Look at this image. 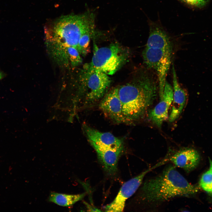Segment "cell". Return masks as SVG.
<instances>
[{
    "label": "cell",
    "instance_id": "cell-12",
    "mask_svg": "<svg viewBox=\"0 0 212 212\" xmlns=\"http://www.w3.org/2000/svg\"><path fill=\"white\" fill-rule=\"evenodd\" d=\"M90 143L96 151L105 171L110 175L115 174L117 171L118 161L123 151L103 147L93 143Z\"/></svg>",
    "mask_w": 212,
    "mask_h": 212
},
{
    "label": "cell",
    "instance_id": "cell-7",
    "mask_svg": "<svg viewBox=\"0 0 212 212\" xmlns=\"http://www.w3.org/2000/svg\"><path fill=\"white\" fill-rule=\"evenodd\" d=\"M158 167L157 163L124 183L114 200L105 207V211H122L126 200L131 196L140 186L145 176L149 172Z\"/></svg>",
    "mask_w": 212,
    "mask_h": 212
},
{
    "label": "cell",
    "instance_id": "cell-8",
    "mask_svg": "<svg viewBox=\"0 0 212 212\" xmlns=\"http://www.w3.org/2000/svg\"><path fill=\"white\" fill-rule=\"evenodd\" d=\"M173 96V88L166 81L160 101L150 111L148 115L149 119L159 127L168 118V111L172 104Z\"/></svg>",
    "mask_w": 212,
    "mask_h": 212
},
{
    "label": "cell",
    "instance_id": "cell-1",
    "mask_svg": "<svg viewBox=\"0 0 212 212\" xmlns=\"http://www.w3.org/2000/svg\"><path fill=\"white\" fill-rule=\"evenodd\" d=\"M170 165L160 174L143 182L134 198L136 209L154 211L175 198L193 196L199 190Z\"/></svg>",
    "mask_w": 212,
    "mask_h": 212
},
{
    "label": "cell",
    "instance_id": "cell-16",
    "mask_svg": "<svg viewBox=\"0 0 212 212\" xmlns=\"http://www.w3.org/2000/svg\"><path fill=\"white\" fill-rule=\"evenodd\" d=\"M199 185L205 191L210 193L212 191V173L209 170L202 175Z\"/></svg>",
    "mask_w": 212,
    "mask_h": 212
},
{
    "label": "cell",
    "instance_id": "cell-11",
    "mask_svg": "<svg viewBox=\"0 0 212 212\" xmlns=\"http://www.w3.org/2000/svg\"><path fill=\"white\" fill-rule=\"evenodd\" d=\"M166 158L167 162L171 163L175 167L181 168L187 173L196 168L200 159L198 152L191 148L180 149Z\"/></svg>",
    "mask_w": 212,
    "mask_h": 212
},
{
    "label": "cell",
    "instance_id": "cell-13",
    "mask_svg": "<svg viewBox=\"0 0 212 212\" xmlns=\"http://www.w3.org/2000/svg\"><path fill=\"white\" fill-rule=\"evenodd\" d=\"M173 96L172 108L169 120L173 122L177 119L181 114L188 97L186 90L178 82L174 65H173Z\"/></svg>",
    "mask_w": 212,
    "mask_h": 212
},
{
    "label": "cell",
    "instance_id": "cell-19",
    "mask_svg": "<svg viewBox=\"0 0 212 212\" xmlns=\"http://www.w3.org/2000/svg\"><path fill=\"white\" fill-rule=\"evenodd\" d=\"M5 74L0 69V80L4 77Z\"/></svg>",
    "mask_w": 212,
    "mask_h": 212
},
{
    "label": "cell",
    "instance_id": "cell-18",
    "mask_svg": "<svg viewBox=\"0 0 212 212\" xmlns=\"http://www.w3.org/2000/svg\"><path fill=\"white\" fill-rule=\"evenodd\" d=\"M187 4L198 7L204 6L206 4L207 0H179Z\"/></svg>",
    "mask_w": 212,
    "mask_h": 212
},
{
    "label": "cell",
    "instance_id": "cell-21",
    "mask_svg": "<svg viewBox=\"0 0 212 212\" xmlns=\"http://www.w3.org/2000/svg\"><path fill=\"white\" fill-rule=\"evenodd\" d=\"M210 193L212 195V191Z\"/></svg>",
    "mask_w": 212,
    "mask_h": 212
},
{
    "label": "cell",
    "instance_id": "cell-10",
    "mask_svg": "<svg viewBox=\"0 0 212 212\" xmlns=\"http://www.w3.org/2000/svg\"><path fill=\"white\" fill-rule=\"evenodd\" d=\"M99 107L107 117L117 123H125L120 100L117 87L107 93L99 105Z\"/></svg>",
    "mask_w": 212,
    "mask_h": 212
},
{
    "label": "cell",
    "instance_id": "cell-20",
    "mask_svg": "<svg viewBox=\"0 0 212 212\" xmlns=\"http://www.w3.org/2000/svg\"><path fill=\"white\" fill-rule=\"evenodd\" d=\"M209 160L210 163V169L209 170L212 173V161L209 158Z\"/></svg>",
    "mask_w": 212,
    "mask_h": 212
},
{
    "label": "cell",
    "instance_id": "cell-3",
    "mask_svg": "<svg viewBox=\"0 0 212 212\" xmlns=\"http://www.w3.org/2000/svg\"><path fill=\"white\" fill-rule=\"evenodd\" d=\"M172 51V44L167 34L158 27L151 28L142 56L146 67L155 71L157 75L160 96L163 92Z\"/></svg>",
    "mask_w": 212,
    "mask_h": 212
},
{
    "label": "cell",
    "instance_id": "cell-14",
    "mask_svg": "<svg viewBox=\"0 0 212 212\" xmlns=\"http://www.w3.org/2000/svg\"><path fill=\"white\" fill-rule=\"evenodd\" d=\"M85 195V193L68 194L52 192L49 195L48 200L61 206L68 207L82 200Z\"/></svg>",
    "mask_w": 212,
    "mask_h": 212
},
{
    "label": "cell",
    "instance_id": "cell-15",
    "mask_svg": "<svg viewBox=\"0 0 212 212\" xmlns=\"http://www.w3.org/2000/svg\"><path fill=\"white\" fill-rule=\"evenodd\" d=\"M93 28L85 31L79 39L77 49L80 53L83 55H86L89 52L90 36Z\"/></svg>",
    "mask_w": 212,
    "mask_h": 212
},
{
    "label": "cell",
    "instance_id": "cell-9",
    "mask_svg": "<svg viewBox=\"0 0 212 212\" xmlns=\"http://www.w3.org/2000/svg\"><path fill=\"white\" fill-rule=\"evenodd\" d=\"M84 130L90 143H93L115 150L123 151L124 144L122 139L110 133L100 132L87 125H85Z\"/></svg>",
    "mask_w": 212,
    "mask_h": 212
},
{
    "label": "cell",
    "instance_id": "cell-5",
    "mask_svg": "<svg viewBox=\"0 0 212 212\" xmlns=\"http://www.w3.org/2000/svg\"><path fill=\"white\" fill-rule=\"evenodd\" d=\"M91 62L87 65L108 75L115 73L126 61L128 54L118 45L98 48L94 45Z\"/></svg>",
    "mask_w": 212,
    "mask_h": 212
},
{
    "label": "cell",
    "instance_id": "cell-2",
    "mask_svg": "<svg viewBox=\"0 0 212 212\" xmlns=\"http://www.w3.org/2000/svg\"><path fill=\"white\" fill-rule=\"evenodd\" d=\"M150 69L144 68L134 81L116 87L126 124L141 118L157 97L158 85Z\"/></svg>",
    "mask_w": 212,
    "mask_h": 212
},
{
    "label": "cell",
    "instance_id": "cell-6",
    "mask_svg": "<svg viewBox=\"0 0 212 212\" xmlns=\"http://www.w3.org/2000/svg\"><path fill=\"white\" fill-rule=\"evenodd\" d=\"M82 81L86 90L87 105L97 102L104 95L109 88L111 80L108 75L89 66H85Z\"/></svg>",
    "mask_w": 212,
    "mask_h": 212
},
{
    "label": "cell",
    "instance_id": "cell-4",
    "mask_svg": "<svg viewBox=\"0 0 212 212\" xmlns=\"http://www.w3.org/2000/svg\"><path fill=\"white\" fill-rule=\"evenodd\" d=\"M94 17L93 14L89 12L62 17L54 23L50 31V38L62 49L69 47L77 48L84 32L94 28Z\"/></svg>",
    "mask_w": 212,
    "mask_h": 212
},
{
    "label": "cell",
    "instance_id": "cell-17",
    "mask_svg": "<svg viewBox=\"0 0 212 212\" xmlns=\"http://www.w3.org/2000/svg\"><path fill=\"white\" fill-rule=\"evenodd\" d=\"M66 51L70 61L72 64L77 66L82 62V59L80 53L77 49L73 47H69L66 48Z\"/></svg>",
    "mask_w": 212,
    "mask_h": 212
}]
</instances>
